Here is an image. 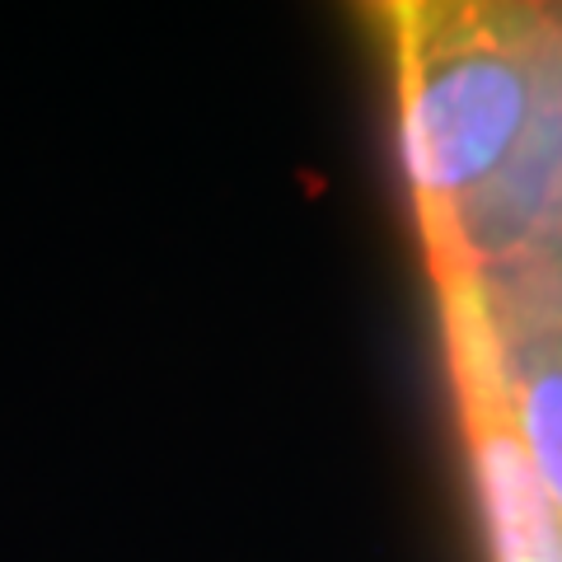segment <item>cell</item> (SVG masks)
Wrapping results in <instances>:
<instances>
[{"label": "cell", "instance_id": "obj_1", "mask_svg": "<svg viewBox=\"0 0 562 562\" xmlns=\"http://www.w3.org/2000/svg\"><path fill=\"white\" fill-rule=\"evenodd\" d=\"M398 155L436 286L562 225V10L413 0L394 20Z\"/></svg>", "mask_w": 562, "mask_h": 562}, {"label": "cell", "instance_id": "obj_2", "mask_svg": "<svg viewBox=\"0 0 562 562\" xmlns=\"http://www.w3.org/2000/svg\"><path fill=\"white\" fill-rule=\"evenodd\" d=\"M436 295H441L454 408H460L469 473L483 506L487 553L492 562H562V516L553 512L516 427L492 281H450L436 286Z\"/></svg>", "mask_w": 562, "mask_h": 562}, {"label": "cell", "instance_id": "obj_3", "mask_svg": "<svg viewBox=\"0 0 562 562\" xmlns=\"http://www.w3.org/2000/svg\"><path fill=\"white\" fill-rule=\"evenodd\" d=\"M497 319L520 441L530 450L553 512L562 516V314L497 301Z\"/></svg>", "mask_w": 562, "mask_h": 562}]
</instances>
